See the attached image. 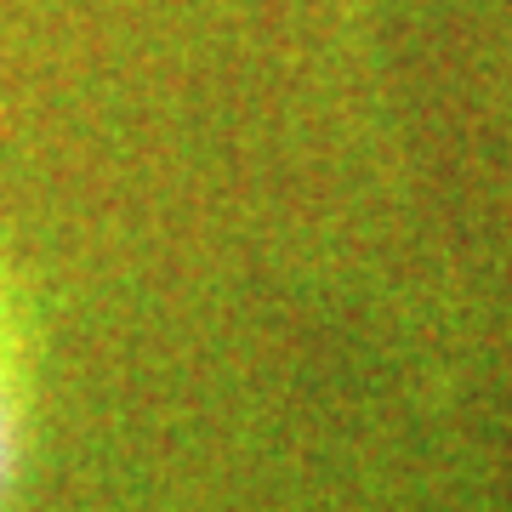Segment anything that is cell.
I'll list each match as a JSON object with an SVG mask.
<instances>
[{
    "label": "cell",
    "instance_id": "obj_1",
    "mask_svg": "<svg viewBox=\"0 0 512 512\" xmlns=\"http://www.w3.org/2000/svg\"><path fill=\"white\" fill-rule=\"evenodd\" d=\"M0 478H6V421H0Z\"/></svg>",
    "mask_w": 512,
    "mask_h": 512
}]
</instances>
